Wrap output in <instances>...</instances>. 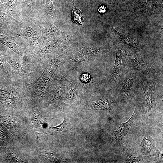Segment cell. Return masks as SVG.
<instances>
[{
	"mask_svg": "<svg viewBox=\"0 0 163 163\" xmlns=\"http://www.w3.org/2000/svg\"><path fill=\"white\" fill-rule=\"evenodd\" d=\"M102 50L100 48L90 46L84 47L81 49L79 51L86 55L90 56H94L100 53Z\"/></svg>",
	"mask_w": 163,
	"mask_h": 163,
	"instance_id": "obj_19",
	"label": "cell"
},
{
	"mask_svg": "<svg viewBox=\"0 0 163 163\" xmlns=\"http://www.w3.org/2000/svg\"><path fill=\"white\" fill-rule=\"evenodd\" d=\"M125 162L127 163H139L141 160L139 157L136 156L133 153L128 151L127 153Z\"/></svg>",
	"mask_w": 163,
	"mask_h": 163,
	"instance_id": "obj_25",
	"label": "cell"
},
{
	"mask_svg": "<svg viewBox=\"0 0 163 163\" xmlns=\"http://www.w3.org/2000/svg\"><path fill=\"white\" fill-rule=\"evenodd\" d=\"M32 120L34 123L38 124L42 123V120L41 115L38 111L35 112L33 116Z\"/></svg>",
	"mask_w": 163,
	"mask_h": 163,
	"instance_id": "obj_27",
	"label": "cell"
},
{
	"mask_svg": "<svg viewBox=\"0 0 163 163\" xmlns=\"http://www.w3.org/2000/svg\"><path fill=\"white\" fill-rule=\"evenodd\" d=\"M70 83L71 88L67 94L65 98V101L68 103H71L75 100L77 96L76 89L72 82L69 80H66Z\"/></svg>",
	"mask_w": 163,
	"mask_h": 163,
	"instance_id": "obj_18",
	"label": "cell"
},
{
	"mask_svg": "<svg viewBox=\"0 0 163 163\" xmlns=\"http://www.w3.org/2000/svg\"><path fill=\"white\" fill-rule=\"evenodd\" d=\"M156 82H154L150 86H145L142 84V87L145 97V115L148 118L154 114L156 111V103L155 97V91Z\"/></svg>",
	"mask_w": 163,
	"mask_h": 163,
	"instance_id": "obj_5",
	"label": "cell"
},
{
	"mask_svg": "<svg viewBox=\"0 0 163 163\" xmlns=\"http://www.w3.org/2000/svg\"><path fill=\"white\" fill-rule=\"evenodd\" d=\"M80 78L82 82L85 84L90 82L91 79V75L88 73L82 74L80 76Z\"/></svg>",
	"mask_w": 163,
	"mask_h": 163,
	"instance_id": "obj_26",
	"label": "cell"
},
{
	"mask_svg": "<svg viewBox=\"0 0 163 163\" xmlns=\"http://www.w3.org/2000/svg\"><path fill=\"white\" fill-rule=\"evenodd\" d=\"M116 51V56L114 67L111 71L110 80L112 82H116L119 76L122 68V59L124 54L123 51L121 50L115 48Z\"/></svg>",
	"mask_w": 163,
	"mask_h": 163,
	"instance_id": "obj_11",
	"label": "cell"
},
{
	"mask_svg": "<svg viewBox=\"0 0 163 163\" xmlns=\"http://www.w3.org/2000/svg\"><path fill=\"white\" fill-rule=\"evenodd\" d=\"M44 7L46 13L53 18H56L55 10L52 0H44Z\"/></svg>",
	"mask_w": 163,
	"mask_h": 163,
	"instance_id": "obj_22",
	"label": "cell"
},
{
	"mask_svg": "<svg viewBox=\"0 0 163 163\" xmlns=\"http://www.w3.org/2000/svg\"><path fill=\"white\" fill-rule=\"evenodd\" d=\"M106 8L104 6L102 5L99 8L98 11L101 13H104L106 11Z\"/></svg>",
	"mask_w": 163,
	"mask_h": 163,
	"instance_id": "obj_28",
	"label": "cell"
},
{
	"mask_svg": "<svg viewBox=\"0 0 163 163\" xmlns=\"http://www.w3.org/2000/svg\"><path fill=\"white\" fill-rule=\"evenodd\" d=\"M26 39L28 43V48L30 49H40L43 43L45 41L41 36H40L39 35Z\"/></svg>",
	"mask_w": 163,
	"mask_h": 163,
	"instance_id": "obj_16",
	"label": "cell"
},
{
	"mask_svg": "<svg viewBox=\"0 0 163 163\" xmlns=\"http://www.w3.org/2000/svg\"><path fill=\"white\" fill-rule=\"evenodd\" d=\"M111 29L114 37V43L116 46L135 53L139 52V48L131 36L119 32L113 27Z\"/></svg>",
	"mask_w": 163,
	"mask_h": 163,
	"instance_id": "obj_4",
	"label": "cell"
},
{
	"mask_svg": "<svg viewBox=\"0 0 163 163\" xmlns=\"http://www.w3.org/2000/svg\"><path fill=\"white\" fill-rule=\"evenodd\" d=\"M112 101L109 98H105L93 103L90 105L91 108L110 111L112 110Z\"/></svg>",
	"mask_w": 163,
	"mask_h": 163,
	"instance_id": "obj_14",
	"label": "cell"
},
{
	"mask_svg": "<svg viewBox=\"0 0 163 163\" xmlns=\"http://www.w3.org/2000/svg\"><path fill=\"white\" fill-rule=\"evenodd\" d=\"M7 24L6 14L4 12L0 11V34H5Z\"/></svg>",
	"mask_w": 163,
	"mask_h": 163,
	"instance_id": "obj_23",
	"label": "cell"
},
{
	"mask_svg": "<svg viewBox=\"0 0 163 163\" xmlns=\"http://www.w3.org/2000/svg\"><path fill=\"white\" fill-rule=\"evenodd\" d=\"M124 61L126 66L137 70L147 76L151 75V70L148 65L141 58L133 52H125Z\"/></svg>",
	"mask_w": 163,
	"mask_h": 163,
	"instance_id": "obj_3",
	"label": "cell"
},
{
	"mask_svg": "<svg viewBox=\"0 0 163 163\" xmlns=\"http://www.w3.org/2000/svg\"><path fill=\"white\" fill-rule=\"evenodd\" d=\"M162 0H144L142 2L143 10L146 14H152L158 7L162 6Z\"/></svg>",
	"mask_w": 163,
	"mask_h": 163,
	"instance_id": "obj_13",
	"label": "cell"
},
{
	"mask_svg": "<svg viewBox=\"0 0 163 163\" xmlns=\"http://www.w3.org/2000/svg\"><path fill=\"white\" fill-rule=\"evenodd\" d=\"M14 37H8L5 34H0V43L7 47L21 59L25 66L27 67L30 65L29 59L27 55V48L21 47L14 41Z\"/></svg>",
	"mask_w": 163,
	"mask_h": 163,
	"instance_id": "obj_7",
	"label": "cell"
},
{
	"mask_svg": "<svg viewBox=\"0 0 163 163\" xmlns=\"http://www.w3.org/2000/svg\"><path fill=\"white\" fill-rule=\"evenodd\" d=\"M5 56L6 62L14 73L21 78H25L30 75V73L23 69L21 62L18 60L6 55Z\"/></svg>",
	"mask_w": 163,
	"mask_h": 163,
	"instance_id": "obj_10",
	"label": "cell"
},
{
	"mask_svg": "<svg viewBox=\"0 0 163 163\" xmlns=\"http://www.w3.org/2000/svg\"><path fill=\"white\" fill-rule=\"evenodd\" d=\"M17 35L22 37L25 38L31 37L38 35L36 30L30 27H26L19 31Z\"/></svg>",
	"mask_w": 163,
	"mask_h": 163,
	"instance_id": "obj_17",
	"label": "cell"
},
{
	"mask_svg": "<svg viewBox=\"0 0 163 163\" xmlns=\"http://www.w3.org/2000/svg\"><path fill=\"white\" fill-rule=\"evenodd\" d=\"M53 98L56 102L60 101L63 98L64 91L62 86L60 85L56 86L53 89Z\"/></svg>",
	"mask_w": 163,
	"mask_h": 163,
	"instance_id": "obj_21",
	"label": "cell"
},
{
	"mask_svg": "<svg viewBox=\"0 0 163 163\" xmlns=\"http://www.w3.org/2000/svg\"><path fill=\"white\" fill-rule=\"evenodd\" d=\"M61 62L60 56H56L50 61L40 76L35 81L26 85L27 91L42 95L50 89L49 83Z\"/></svg>",
	"mask_w": 163,
	"mask_h": 163,
	"instance_id": "obj_1",
	"label": "cell"
},
{
	"mask_svg": "<svg viewBox=\"0 0 163 163\" xmlns=\"http://www.w3.org/2000/svg\"><path fill=\"white\" fill-rule=\"evenodd\" d=\"M19 0H5L0 5V11L11 14L19 5Z\"/></svg>",
	"mask_w": 163,
	"mask_h": 163,
	"instance_id": "obj_15",
	"label": "cell"
},
{
	"mask_svg": "<svg viewBox=\"0 0 163 163\" xmlns=\"http://www.w3.org/2000/svg\"><path fill=\"white\" fill-rule=\"evenodd\" d=\"M26 2V3L27 6V7L29 9L31 8V0H24Z\"/></svg>",
	"mask_w": 163,
	"mask_h": 163,
	"instance_id": "obj_29",
	"label": "cell"
},
{
	"mask_svg": "<svg viewBox=\"0 0 163 163\" xmlns=\"http://www.w3.org/2000/svg\"><path fill=\"white\" fill-rule=\"evenodd\" d=\"M72 19L74 22L80 25L83 24L84 22L81 11L74 6L72 12Z\"/></svg>",
	"mask_w": 163,
	"mask_h": 163,
	"instance_id": "obj_20",
	"label": "cell"
},
{
	"mask_svg": "<svg viewBox=\"0 0 163 163\" xmlns=\"http://www.w3.org/2000/svg\"><path fill=\"white\" fill-rule=\"evenodd\" d=\"M71 125L69 119L67 117H64L62 122L54 127H49L48 130L50 133L54 135H64L68 133L71 129Z\"/></svg>",
	"mask_w": 163,
	"mask_h": 163,
	"instance_id": "obj_12",
	"label": "cell"
},
{
	"mask_svg": "<svg viewBox=\"0 0 163 163\" xmlns=\"http://www.w3.org/2000/svg\"><path fill=\"white\" fill-rule=\"evenodd\" d=\"M136 74L130 70L123 74L117 82V89L125 102L133 96L136 89Z\"/></svg>",
	"mask_w": 163,
	"mask_h": 163,
	"instance_id": "obj_2",
	"label": "cell"
},
{
	"mask_svg": "<svg viewBox=\"0 0 163 163\" xmlns=\"http://www.w3.org/2000/svg\"><path fill=\"white\" fill-rule=\"evenodd\" d=\"M141 153L149 156L159 157L160 152L156 147L153 139L146 134L142 140L140 145Z\"/></svg>",
	"mask_w": 163,
	"mask_h": 163,
	"instance_id": "obj_8",
	"label": "cell"
},
{
	"mask_svg": "<svg viewBox=\"0 0 163 163\" xmlns=\"http://www.w3.org/2000/svg\"><path fill=\"white\" fill-rule=\"evenodd\" d=\"M69 61L71 62H82L85 61L84 56L78 53H73L70 57Z\"/></svg>",
	"mask_w": 163,
	"mask_h": 163,
	"instance_id": "obj_24",
	"label": "cell"
},
{
	"mask_svg": "<svg viewBox=\"0 0 163 163\" xmlns=\"http://www.w3.org/2000/svg\"><path fill=\"white\" fill-rule=\"evenodd\" d=\"M38 26L41 31V36L44 41L53 36L67 34L59 30L53 24L48 22H40Z\"/></svg>",
	"mask_w": 163,
	"mask_h": 163,
	"instance_id": "obj_9",
	"label": "cell"
},
{
	"mask_svg": "<svg viewBox=\"0 0 163 163\" xmlns=\"http://www.w3.org/2000/svg\"><path fill=\"white\" fill-rule=\"evenodd\" d=\"M139 114V110L136 107L130 119L126 122L120 124L114 130L110 143L115 144L126 137L130 127L137 119Z\"/></svg>",
	"mask_w": 163,
	"mask_h": 163,
	"instance_id": "obj_6",
	"label": "cell"
}]
</instances>
